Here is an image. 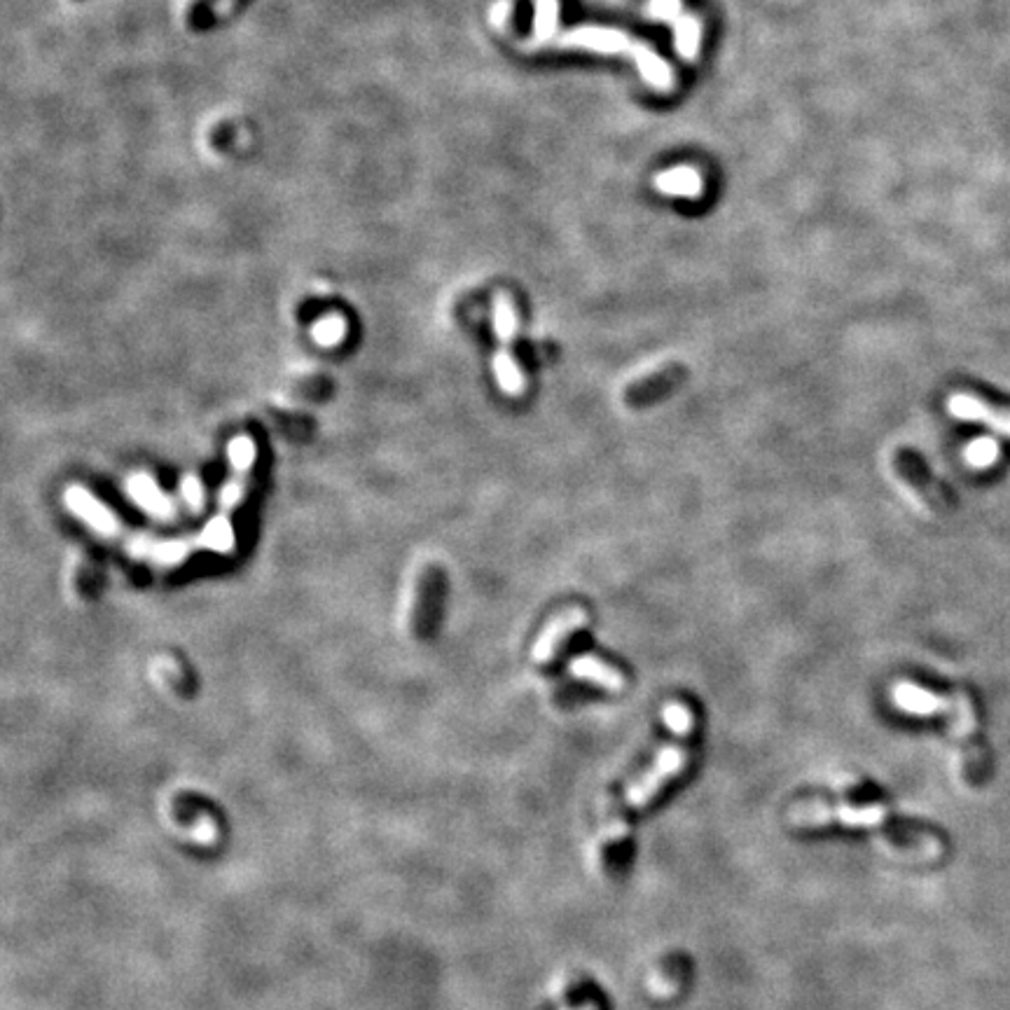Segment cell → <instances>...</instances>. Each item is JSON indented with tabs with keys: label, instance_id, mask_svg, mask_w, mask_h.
I'll return each mask as SVG.
<instances>
[{
	"label": "cell",
	"instance_id": "cell-25",
	"mask_svg": "<svg viewBox=\"0 0 1010 1010\" xmlns=\"http://www.w3.org/2000/svg\"><path fill=\"white\" fill-rule=\"evenodd\" d=\"M510 10H513L510 0H501V3H496L494 10H491V19H494V24L501 26L503 22H508V19H510Z\"/></svg>",
	"mask_w": 1010,
	"mask_h": 1010
},
{
	"label": "cell",
	"instance_id": "cell-8",
	"mask_svg": "<svg viewBox=\"0 0 1010 1010\" xmlns=\"http://www.w3.org/2000/svg\"><path fill=\"white\" fill-rule=\"evenodd\" d=\"M590 622V615H587L585 608H569V611L559 613L552 618L548 625L543 627L541 636L534 643V650H531V657H534L536 664H548L552 657L557 655V650L564 646V641L576 632V629L585 627Z\"/></svg>",
	"mask_w": 1010,
	"mask_h": 1010
},
{
	"label": "cell",
	"instance_id": "cell-15",
	"mask_svg": "<svg viewBox=\"0 0 1010 1010\" xmlns=\"http://www.w3.org/2000/svg\"><path fill=\"white\" fill-rule=\"evenodd\" d=\"M655 188H657V192H662V195H667V197L697 199V197H702V192H704V181H702L700 171L693 169V166H688V164H681V166H671V169L657 174Z\"/></svg>",
	"mask_w": 1010,
	"mask_h": 1010
},
{
	"label": "cell",
	"instance_id": "cell-22",
	"mask_svg": "<svg viewBox=\"0 0 1010 1010\" xmlns=\"http://www.w3.org/2000/svg\"><path fill=\"white\" fill-rule=\"evenodd\" d=\"M181 496L183 501L190 505L192 513H202L204 508V487L199 482V477L195 475H185L181 482Z\"/></svg>",
	"mask_w": 1010,
	"mask_h": 1010
},
{
	"label": "cell",
	"instance_id": "cell-16",
	"mask_svg": "<svg viewBox=\"0 0 1010 1010\" xmlns=\"http://www.w3.org/2000/svg\"><path fill=\"white\" fill-rule=\"evenodd\" d=\"M195 543H199V548L218 552V555H232L234 543L237 541H234V527L230 515L220 513L218 517H213Z\"/></svg>",
	"mask_w": 1010,
	"mask_h": 1010
},
{
	"label": "cell",
	"instance_id": "cell-9",
	"mask_svg": "<svg viewBox=\"0 0 1010 1010\" xmlns=\"http://www.w3.org/2000/svg\"><path fill=\"white\" fill-rule=\"evenodd\" d=\"M564 47H583V50L597 54H618L632 50L634 40L625 31L606 29V26H580V29L566 31L557 40Z\"/></svg>",
	"mask_w": 1010,
	"mask_h": 1010
},
{
	"label": "cell",
	"instance_id": "cell-23",
	"mask_svg": "<svg viewBox=\"0 0 1010 1010\" xmlns=\"http://www.w3.org/2000/svg\"><path fill=\"white\" fill-rule=\"evenodd\" d=\"M681 15V0H648V17L657 22H671Z\"/></svg>",
	"mask_w": 1010,
	"mask_h": 1010
},
{
	"label": "cell",
	"instance_id": "cell-18",
	"mask_svg": "<svg viewBox=\"0 0 1010 1010\" xmlns=\"http://www.w3.org/2000/svg\"><path fill=\"white\" fill-rule=\"evenodd\" d=\"M559 26V0H536L534 17V40L536 43H550L557 38Z\"/></svg>",
	"mask_w": 1010,
	"mask_h": 1010
},
{
	"label": "cell",
	"instance_id": "cell-7",
	"mask_svg": "<svg viewBox=\"0 0 1010 1010\" xmlns=\"http://www.w3.org/2000/svg\"><path fill=\"white\" fill-rule=\"evenodd\" d=\"M64 501L68 505V510H71L75 517H80V520L85 522L89 529H94L96 534L106 538L127 536L124 534L122 522L117 520L113 510H110L108 505H103L99 498L89 494L85 487H80V484H71V487L66 489Z\"/></svg>",
	"mask_w": 1010,
	"mask_h": 1010
},
{
	"label": "cell",
	"instance_id": "cell-6",
	"mask_svg": "<svg viewBox=\"0 0 1010 1010\" xmlns=\"http://www.w3.org/2000/svg\"><path fill=\"white\" fill-rule=\"evenodd\" d=\"M896 468L901 473L908 484H912V489L917 491L919 496L924 498L926 503L931 505L938 513H947L957 505V498L952 496V491L945 487L943 482L936 480V475L931 473L929 466H926L924 459L910 449H903L896 456Z\"/></svg>",
	"mask_w": 1010,
	"mask_h": 1010
},
{
	"label": "cell",
	"instance_id": "cell-21",
	"mask_svg": "<svg viewBox=\"0 0 1010 1010\" xmlns=\"http://www.w3.org/2000/svg\"><path fill=\"white\" fill-rule=\"evenodd\" d=\"M246 484H248V473H234L230 480L223 482V487H220V491H218V505L223 513L230 515V510H234L241 501H244Z\"/></svg>",
	"mask_w": 1010,
	"mask_h": 1010
},
{
	"label": "cell",
	"instance_id": "cell-4",
	"mask_svg": "<svg viewBox=\"0 0 1010 1010\" xmlns=\"http://www.w3.org/2000/svg\"><path fill=\"white\" fill-rule=\"evenodd\" d=\"M795 826H826V823H842L854 828H877L887 823V809L882 805H821V802H800L788 814Z\"/></svg>",
	"mask_w": 1010,
	"mask_h": 1010
},
{
	"label": "cell",
	"instance_id": "cell-10",
	"mask_svg": "<svg viewBox=\"0 0 1010 1010\" xmlns=\"http://www.w3.org/2000/svg\"><path fill=\"white\" fill-rule=\"evenodd\" d=\"M124 548H127L131 557L143 559V562H152L159 566H176L185 562L192 545L188 541H157V538L150 536L127 534L124 536Z\"/></svg>",
	"mask_w": 1010,
	"mask_h": 1010
},
{
	"label": "cell",
	"instance_id": "cell-13",
	"mask_svg": "<svg viewBox=\"0 0 1010 1010\" xmlns=\"http://www.w3.org/2000/svg\"><path fill=\"white\" fill-rule=\"evenodd\" d=\"M629 57L639 68L641 78L646 85H650L657 92H671L676 87L674 71H671L667 61H664L660 54L650 50L646 43H634L632 50H629Z\"/></svg>",
	"mask_w": 1010,
	"mask_h": 1010
},
{
	"label": "cell",
	"instance_id": "cell-3",
	"mask_svg": "<svg viewBox=\"0 0 1010 1010\" xmlns=\"http://www.w3.org/2000/svg\"><path fill=\"white\" fill-rule=\"evenodd\" d=\"M517 309L513 297L508 293H498L494 297V332L498 337V349L494 356V368L496 382L501 386V391L510 398H520L524 391H527V377L520 368V363L515 361L513 354V342L517 335Z\"/></svg>",
	"mask_w": 1010,
	"mask_h": 1010
},
{
	"label": "cell",
	"instance_id": "cell-24",
	"mask_svg": "<svg viewBox=\"0 0 1010 1010\" xmlns=\"http://www.w3.org/2000/svg\"><path fill=\"white\" fill-rule=\"evenodd\" d=\"M994 456H996V445L989 440H978L975 445L966 449V459L971 461L973 466H987V463L994 461Z\"/></svg>",
	"mask_w": 1010,
	"mask_h": 1010
},
{
	"label": "cell",
	"instance_id": "cell-2",
	"mask_svg": "<svg viewBox=\"0 0 1010 1010\" xmlns=\"http://www.w3.org/2000/svg\"><path fill=\"white\" fill-rule=\"evenodd\" d=\"M662 718L664 723H667V728L671 730V742L657 753L650 770L627 788V807L632 809L646 807L648 802L662 791V786L667 784L669 779L679 777L683 767L688 763L686 739L690 737L695 725L693 711H690L688 704L683 702H667L662 709Z\"/></svg>",
	"mask_w": 1010,
	"mask_h": 1010
},
{
	"label": "cell",
	"instance_id": "cell-19",
	"mask_svg": "<svg viewBox=\"0 0 1010 1010\" xmlns=\"http://www.w3.org/2000/svg\"><path fill=\"white\" fill-rule=\"evenodd\" d=\"M311 337H314L318 347L325 349L337 347V344H342L344 337H347V321H344L340 314L325 316L311 328Z\"/></svg>",
	"mask_w": 1010,
	"mask_h": 1010
},
{
	"label": "cell",
	"instance_id": "cell-11",
	"mask_svg": "<svg viewBox=\"0 0 1010 1010\" xmlns=\"http://www.w3.org/2000/svg\"><path fill=\"white\" fill-rule=\"evenodd\" d=\"M683 379H686V368H681V365H669V368L655 372V375L629 386L625 393V403L632 407L655 403V400H660L662 396H667V393L679 389Z\"/></svg>",
	"mask_w": 1010,
	"mask_h": 1010
},
{
	"label": "cell",
	"instance_id": "cell-20",
	"mask_svg": "<svg viewBox=\"0 0 1010 1010\" xmlns=\"http://www.w3.org/2000/svg\"><path fill=\"white\" fill-rule=\"evenodd\" d=\"M227 459L234 473H251L255 463V442L248 435H237L227 445Z\"/></svg>",
	"mask_w": 1010,
	"mask_h": 1010
},
{
	"label": "cell",
	"instance_id": "cell-1",
	"mask_svg": "<svg viewBox=\"0 0 1010 1010\" xmlns=\"http://www.w3.org/2000/svg\"><path fill=\"white\" fill-rule=\"evenodd\" d=\"M891 700L898 709L912 716H945L950 721L952 735L964 749V760L973 779H980L987 770V753L978 739V716L975 704L966 693L938 695L917 683L901 681L891 688Z\"/></svg>",
	"mask_w": 1010,
	"mask_h": 1010
},
{
	"label": "cell",
	"instance_id": "cell-17",
	"mask_svg": "<svg viewBox=\"0 0 1010 1010\" xmlns=\"http://www.w3.org/2000/svg\"><path fill=\"white\" fill-rule=\"evenodd\" d=\"M702 45V24L695 15H681L674 19V47L679 57L695 61Z\"/></svg>",
	"mask_w": 1010,
	"mask_h": 1010
},
{
	"label": "cell",
	"instance_id": "cell-5",
	"mask_svg": "<svg viewBox=\"0 0 1010 1010\" xmlns=\"http://www.w3.org/2000/svg\"><path fill=\"white\" fill-rule=\"evenodd\" d=\"M947 410L957 419L982 421V424L1010 435V400L975 391H959L947 400Z\"/></svg>",
	"mask_w": 1010,
	"mask_h": 1010
},
{
	"label": "cell",
	"instance_id": "cell-12",
	"mask_svg": "<svg viewBox=\"0 0 1010 1010\" xmlns=\"http://www.w3.org/2000/svg\"><path fill=\"white\" fill-rule=\"evenodd\" d=\"M127 494L134 498L136 505L157 520H176L178 510L174 501L159 489V484L148 473H136L129 477Z\"/></svg>",
	"mask_w": 1010,
	"mask_h": 1010
},
{
	"label": "cell",
	"instance_id": "cell-14",
	"mask_svg": "<svg viewBox=\"0 0 1010 1010\" xmlns=\"http://www.w3.org/2000/svg\"><path fill=\"white\" fill-rule=\"evenodd\" d=\"M569 671L573 676H576V679L590 681V683H594V686L604 688L613 695L622 693V690H625V683H627L625 674H622L620 669L611 667V664L599 660V657H594V655L576 657V660L569 664Z\"/></svg>",
	"mask_w": 1010,
	"mask_h": 1010
},
{
	"label": "cell",
	"instance_id": "cell-26",
	"mask_svg": "<svg viewBox=\"0 0 1010 1010\" xmlns=\"http://www.w3.org/2000/svg\"><path fill=\"white\" fill-rule=\"evenodd\" d=\"M573 1010H599V1003L597 1001H587L580 1008H573Z\"/></svg>",
	"mask_w": 1010,
	"mask_h": 1010
}]
</instances>
